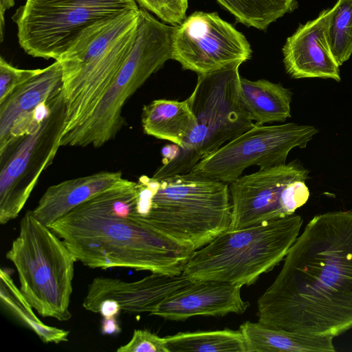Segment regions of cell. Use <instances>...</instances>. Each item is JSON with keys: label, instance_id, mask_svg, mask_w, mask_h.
Wrapping results in <instances>:
<instances>
[{"label": "cell", "instance_id": "obj_20", "mask_svg": "<svg viewBox=\"0 0 352 352\" xmlns=\"http://www.w3.org/2000/svg\"><path fill=\"white\" fill-rule=\"evenodd\" d=\"M197 125L187 99L184 101L155 100L144 105L142 126L144 133L182 146Z\"/></svg>", "mask_w": 352, "mask_h": 352}, {"label": "cell", "instance_id": "obj_26", "mask_svg": "<svg viewBox=\"0 0 352 352\" xmlns=\"http://www.w3.org/2000/svg\"><path fill=\"white\" fill-rule=\"evenodd\" d=\"M144 9L163 21L177 26L186 19L188 0H135Z\"/></svg>", "mask_w": 352, "mask_h": 352}, {"label": "cell", "instance_id": "obj_3", "mask_svg": "<svg viewBox=\"0 0 352 352\" xmlns=\"http://www.w3.org/2000/svg\"><path fill=\"white\" fill-rule=\"evenodd\" d=\"M137 216L143 223L195 251L229 230L228 184L192 173L138 182Z\"/></svg>", "mask_w": 352, "mask_h": 352}, {"label": "cell", "instance_id": "obj_8", "mask_svg": "<svg viewBox=\"0 0 352 352\" xmlns=\"http://www.w3.org/2000/svg\"><path fill=\"white\" fill-rule=\"evenodd\" d=\"M175 27L160 22L140 8L137 36L129 54L92 114L61 138V146L98 148L116 137L124 124L122 113L127 100L168 60L173 59Z\"/></svg>", "mask_w": 352, "mask_h": 352}, {"label": "cell", "instance_id": "obj_29", "mask_svg": "<svg viewBox=\"0 0 352 352\" xmlns=\"http://www.w3.org/2000/svg\"><path fill=\"white\" fill-rule=\"evenodd\" d=\"M119 305L113 300H105L102 301L97 310L103 318L116 317L120 311Z\"/></svg>", "mask_w": 352, "mask_h": 352}, {"label": "cell", "instance_id": "obj_25", "mask_svg": "<svg viewBox=\"0 0 352 352\" xmlns=\"http://www.w3.org/2000/svg\"><path fill=\"white\" fill-rule=\"evenodd\" d=\"M327 41L339 66L352 54V0H338L331 8Z\"/></svg>", "mask_w": 352, "mask_h": 352}, {"label": "cell", "instance_id": "obj_12", "mask_svg": "<svg viewBox=\"0 0 352 352\" xmlns=\"http://www.w3.org/2000/svg\"><path fill=\"white\" fill-rule=\"evenodd\" d=\"M318 132L310 125L287 123L265 126L255 123L250 129L201 160L190 173L230 184L250 166L263 169L285 164L292 148L306 147Z\"/></svg>", "mask_w": 352, "mask_h": 352}, {"label": "cell", "instance_id": "obj_17", "mask_svg": "<svg viewBox=\"0 0 352 352\" xmlns=\"http://www.w3.org/2000/svg\"><path fill=\"white\" fill-rule=\"evenodd\" d=\"M331 8L300 24L283 47L286 72L294 78H322L340 81L339 65L331 52L327 31Z\"/></svg>", "mask_w": 352, "mask_h": 352}, {"label": "cell", "instance_id": "obj_21", "mask_svg": "<svg viewBox=\"0 0 352 352\" xmlns=\"http://www.w3.org/2000/svg\"><path fill=\"white\" fill-rule=\"evenodd\" d=\"M240 84L243 103L256 124L283 122L291 117L292 93L281 84L264 79L250 80L242 77Z\"/></svg>", "mask_w": 352, "mask_h": 352}, {"label": "cell", "instance_id": "obj_7", "mask_svg": "<svg viewBox=\"0 0 352 352\" xmlns=\"http://www.w3.org/2000/svg\"><path fill=\"white\" fill-rule=\"evenodd\" d=\"M6 257L16 267L20 290L42 317L67 321L78 260L63 241L27 211Z\"/></svg>", "mask_w": 352, "mask_h": 352}, {"label": "cell", "instance_id": "obj_10", "mask_svg": "<svg viewBox=\"0 0 352 352\" xmlns=\"http://www.w3.org/2000/svg\"><path fill=\"white\" fill-rule=\"evenodd\" d=\"M139 8L135 0H26L12 20L28 54L57 60L89 26Z\"/></svg>", "mask_w": 352, "mask_h": 352}, {"label": "cell", "instance_id": "obj_22", "mask_svg": "<svg viewBox=\"0 0 352 352\" xmlns=\"http://www.w3.org/2000/svg\"><path fill=\"white\" fill-rule=\"evenodd\" d=\"M1 305L23 325L33 331L45 343L58 344L68 341L69 331L41 322L20 289L14 284L10 272L0 270Z\"/></svg>", "mask_w": 352, "mask_h": 352}, {"label": "cell", "instance_id": "obj_6", "mask_svg": "<svg viewBox=\"0 0 352 352\" xmlns=\"http://www.w3.org/2000/svg\"><path fill=\"white\" fill-rule=\"evenodd\" d=\"M303 220L291 215L237 230H227L195 250L182 274L243 287L254 283L284 260Z\"/></svg>", "mask_w": 352, "mask_h": 352}, {"label": "cell", "instance_id": "obj_27", "mask_svg": "<svg viewBox=\"0 0 352 352\" xmlns=\"http://www.w3.org/2000/svg\"><path fill=\"white\" fill-rule=\"evenodd\" d=\"M41 69L16 68L0 57V102L14 89L37 74Z\"/></svg>", "mask_w": 352, "mask_h": 352}, {"label": "cell", "instance_id": "obj_13", "mask_svg": "<svg viewBox=\"0 0 352 352\" xmlns=\"http://www.w3.org/2000/svg\"><path fill=\"white\" fill-rule=\"evenodd\" d=\"M173 59L198 74L245 62L252 50L245 36L217 12H195L175 27Z\"/></svg>", "mask_w": 352, "mask_h": 352}, {"label": "cell", "instance_id": "obj_16", "mask_svg": "<svg viewBox=\"0 0 352 352\" xmlns=\"http://www.w3.org/2000/svg\"><path fill=\"white\" fill-rule=\"evenodd\" d=\"M241 287L217 280H193L166 297L151 315L180 321L197 316L242 314L250 303L242 298Z\"/></svg>", "mask_w": 352, "mask_h": 352}, {"label": "cell", "instance_id": "obj_31", "mask_svg": "<svg viewBox=\"0 0 352 352\" xmlns=\"http://www.w3.org/2000/svg\"><path fill=\"white\" fill-rule=\"evenodd\" d=\"M14 5V0H0V30H4L6 11Z\"/></svg>", "mask_w": 352, "mask_h": 352}, {"label": "cell", "instance_id": "obj_30", "mask_svg": "<svg viewBox=\"0 0 352 352\" xmlns=\"http://www.w3.org/2000/svg\"><path fill=\"white\" fill-rule=\"evenodd\" d=\"M101 329L103 334L111 335L120 331L116 317L103 318Z\"/></svg>", "mask_w": 352, "mask_h": 352}, {"label": "cell", "instance_id": "obj_18", "mask_svg": "<svg viewBox=\"0 0 352 352\" xmlns=\"http://www.w3.org/2000/svg\"><path fill=\"white\" fill-rule=\"evenodd\" d=\"M126 179L120 172L104 171L52 185L32 210V214L50 226L76 206Z\"/></svg>", "mask_w": 352, "mask_h": 352}, {"label": "cell", "instance_id": "obj_14", "mask_svg": "<svg viewBox=\"0 0 352 352\" xmlns=\"http://www.w3.org/2000/svg\"><path fill=\"white\" fill-rule=\"evenodd\" d=\"M191 281L182 274L151 273L132 282L96 277L88 285L82 306L87 311L97 313L102 301L113 300L122 311L133 314L149 313L151 315L166 297Z\"/></svg>", "mask_w": 352, "mask_h": 352}, {"label": "cell", "instance_id": "obj_23", "mask_svg": "<svg viewBox=\"0 0 352 352\" xmlns=\"http://www.w3.org/2000/svg\"><path fill=\"white\" fill-rule=\"evenodd\" d=\"M165 340L168 352H247L239 329L179 332L165 337Z\"/></svg>", "mask_w": 352, "mask_h": 352}, {"label": "cell", "instance_id": "obj_28", "mask_svg": "<svg viewBox=\"0 0 352 352\" xmlns=\"http://www.w3.org/2000/svg\"><path fill=\"white\" fill-rule=\"evenodd\" d=\"M118 352H168L165 337L146 329H135L128 343L120 346Z\"/></svg>", "mask_w": 352, "mask_h": 352}, {"label": "cell", "instance_id": "obj_1", "mask_svg": "<svg viewBox=\"0 0 352 352\" xmlns=\"http://www.w3.org/2000/svg\"><path fill=\"white\" fill-rule=\"evenodd\" d=\"M258 321L313 336L352 327V211L315 216L257 300Z\"/></svg>", "mask_w": 352, "mask_h": 352}, {"label": "cell", "instance_id": "obj_5", "mask_svg": "<svg viewBox=\"0 0 352 352\" xmlns=\"http://www.w3.org/2000/svg\"><path fill=\"white\" fill-rule=\"evenodd\" d=\"M241 63L198 74L188 98L197 125L182 146L166 145L162 165L152 177L162 179L190 173L208 155L254 126L243 103L239 75Z\"/></svg>", "mask_w": 352, "mask_h": 352}, {"label": "cell", "instance_id": "obj_9", "mask_svg": "<svg viewBox=\"0 0 352 352\" xmlns=\"http://www.w3.org/2000/svg\"><path fill=\"white\" fill-rule=\"evenodd\" d=\"M66 106L63 91L45 102L31 129L0 151V223L14 219L60 146Z\"/></svg>", "mask_w": 352, "mask_h": 352}, {"label": "cell", "instance_id": "obj_24", "mask_svg": "<svg viewBox=\"0 0 352 352\" xmlns=\"http://www.w3.org/2000/svg\"><path fill=\"white\" fill-rule=\"evenodd\" d=\"M239 22L263 30L298 8L296 0H216Z\"/></svg>", "mask_w": 352, "mask_h": 352}, {"label": "cell", "instance_id": "obj_11", "mask_svg": "<svg viewBox=\"0 0 352 352\" xmlns=\"http://www.w3.org/2000/svg\"><path fill=\"white\" fill-rule=\"evenodd\" d=\"M308 170L292 162L258 170L228 184L232 206L229 230L294 213L309 197Z\"/></svg>", "mask_w": 352, "mask_h": 352}, {"label": "cell", "instance_id": "obj_19", "mask_svg": "<svg viewBox=\"0 0 352 352\" xmlns=\"http://www.w3.org/2000/svg\"><path fill=\"white\" fill-rule=\"evenodd\" d=\"M239 330L247 352H333V337L313 336L274 327L259 321H245Z\"/></svg>", "mask_w": 352, "mask_h": 352}, {"label": "cell", "instance_id": "obj_4", "mask_svg": "<svg viewBox=\"0 0 352 352\" xmlns=\"http://www.w3.org/2000/svg\"><path fill=\"white\" fill-rule=\"evenodd\" d=\"M139 9L89 26L57 60L66 106L62 138L89 118L122 67L136 38Z\"/></svg>", "mask_w": 352, "mask_h": 352}, {"label": "cell", "instance_id": "obj_15", "mask_svg": "<svg viewBox=\"0 0 352 352\" xmlns=\"http://www.w3.org/2000/svg\"><path fill=\"white\" fill-rule=\"evenodd\" d=\"M63 91V72L56 60L17 87L0 102V151L28 132L43 104Z\"/></svg>", "mask_w": 352, "mask_h": 352}, {"label": "cell", "instance_id": "obj_2", "mask_svg": "<svg viewBox=\"0 0 352 352\" xmlns=\"http://www.w3.org/2000/svg\"><path fill=\"white\" fill-rule=\"evenodd\" d=\"M138 182L126 179L76 206L49 227L90 268L183 273L195 252L141 221Z\"/></svg>", "mask_w": 352, "mask_h": 352}]
</instances>
